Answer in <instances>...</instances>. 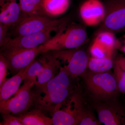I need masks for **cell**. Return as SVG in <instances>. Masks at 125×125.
Instances as JSON below:
<instances>
[{"mask_svg": "<svg viewBox=\"0 0 125 125\" xmlns=\"http://www.w3.org/2000/svg\"><path fill=\"white\" fill-rule=\"evenodd\" d=\"M90 53L93 57L97 58L111 57V53L100 43L94 40L90 49Z\"/></svg>", "mask_w": 125, "mask_h": 125, "instance_id": "22", "label": "cell"}, {"mask_svg": "<svg viewBox=\"0 0 125 125\" xmlns=\"http://www.w3.org/2000/svg\"><path fill=\"white\" fill-rule=\"evenodd\" d=\"M83 77L88 92L97 101H114L118 90L114 75L107 72L86 71Z\"/></svg>", "mask_w": 125, "mask_h": 125, "instance_id": "2", "label": "cell"}, {"mask_svg": "<svg viewBox=\"0 0 125 125\" xmlns=\"http://www.w3.org/2000/svg\"><path fill=\"white\" fill-rule=\"evenodd\" d=\"M70 5V0H42V8L45 15L54 17L64 14Z\"/></svg>", "mask_w": 125, "mask_h": 125, "instance_id": "17", "label": "cell"}, {"mask_svg": "<svg viewBox=\"0 0 125 125\" xmlns=\"http://www.w3.org/2000/svg\"><path fill=\"white\" fill-rule=\"evenodd\" d=\"M105 12V7L99 0H87L80 9L81 19L90 26H95L103 21Z\"/></svg>", "mask_w": 125, "mask_h": 125, "instance_id": "12", "label": "cell"}, {"mask_svg": "<svg viewBox=\"0 0 125 125\" xmlns=\"http://www.w3.org/2000/svg\"><path fill=\"white\" fill-rule=\"evenodd\" d=\"M62 28L57 34L43 44L42 53L56 50L76 49L85 42L87 33L79 27H72L63 32Z\"/></svg>", "mask_w": 125, "mask_h": 125, "instance_id": "4", "label": "cell"}, {"mask_svg": "<svg viewBox=\"0 0 125 125\" xmlns=\"http://www.w3.org/2000/svg\"><path fill=\"white\" fill-rule=\"evenodd\" d=\"M35 85L33 81H24L21 88L15 96L4 102L0 103L1 113H9L20 115L26 112L35 104L40 94L37 90L32 89Z\"/></svg>", "mask_w": 125, "mask_h": 125, "instance_id": "3", "label": "cell"}, {"mask_svg": "<svg viewBox=\"0 0 125 125\" xmlns=\"http://www.w3.org/2000/svg\"><path fill=\"white\" fill-rule=\"evenodd\" d=\"M114 75L118 90L125 93V72L121 69L116 62L114 65Z\"/></svg>", "mask_w": 125, "mask_h": 125, "instance_id": "23", "label": "cell"}, {"mask_svg": "<svg viewBox=\"0 0 125 125\" xmlns=\"http://www.w3.org/2000/svg\"><path fill=\"white\" fill-rule=\"evenodd\" d=\"M46 15L33 16L25 17L18 23L15 32L18 36L36 33L47 30L55 31L64 28L66 20L52 19Z\"/></svg>", "mask_w": 125, "mask_h": 125, "instance_id": "5", "label": "cell"}, {"mask_svg": "<svg viewBox=\"0 0 125 125\" xmlns=\"http://www.w3.org/2000/svg\"><path fill=\"white\" fill-rule=\"evenodd\" d=\"M6 2V0H0V6H2L5 4Z\"/></svg>", "mask_w": 125, "mask_h": 125, "instance_id": "30", "label": "cell"}, {"mask_svg": "<svg viewBox=\"0 0 125 125\" xmlns=\"http://www.w3.org/2000/svg\"><path fill=\"white\" fill-rule=\"evenodd\" d=\"M101 124V122L95 118L91 112L86 111L80 121L79 125H99Z\"/></svg>", "mask_w": 125, "mask_h": 125, "instance_id": "24", "label": "cell"}, {"mask_svg": "<svg viewBox=\"0 0 125 125\" xmlns=\"http://www.w3.org/2000/svg\"><path fill=\"white\" fill-rule=\"evenodd\" d=\"M77 78L69 73L65 65L61 66L57 74L47 83L39 94L36 105L42 112L53 113L61 107L63 103L76 93Z\"/></svg>", "mask_w": 125, "mask_h": 125, "instance_id": "1", "label": "cell"}, {"mask_svg": "<svg viewBox=\"0 0 125 125\" xmlns=\"http://www.w3.org/2000/svg\"><path fill=\"white\" fill-rule=\"evenodd\" d=\"M70 98L65 108L63 110L58 109L52 113L53 125H79L85 110L80 99L74 96Z\"/></svg>", "mask_w": 125, "mask_h": 125, "instance_id": "9", "label": "cell"}, {"mask_svg": "<svg viewBox=\"0 0 125 125\" xmlns=\"http://www.w3.org/2000/svg\"><path fill=\"white\" fill-rule=\"evenodd\" d=\"M97 101L94 107L101 123L105 125H125V112L114 101Z\"/></svg>", "mask_w": 125, "mask_h": 125, "instance_id": "10", "label": "cell"}, {"mask_svg": "<svg viewBox=\"0 0 125 125\" xmlns=\"http://www.w3.org/2000/svg\"><path fill=\"white\" fill-rule=\"evenodd\" d=\"M40 60L43 64L42 70L37 79L35 86L36 89L41 93L45 88L47 83L58 73L60 67V63L58 59L49 52Z\"/></svg>", "mask_w": 125, "mask_h": 125, "instance_id": "13", "label": "cell"}, {"mask_svg": "<svg viewBox=\"0 0 125 125\" xmlns=\"http://www.w3.org/2000/svg\"><path fill=\"white\" fill-rule=\"evenodd\" d=\"M116 62L121 69L125 72V57H120L117 60Z\"/></svg>", "mask_w": 125, "mask_h": 125, "instance_id": "28", "label": "cell"}, {"mask_svg": "<svg viewBox=\"0 0 125 125\" xmlns=\"http://www.w3.org/2000/svg\"><path fill=\"white\" fill-rule=\"evenodd\" d=\"M1 114L3 119V121L0 123L1 125H23L18 117L9 113Z\"/></svg>", "mask_w": 125, "mask_h": 125, "instance_id": "26", "label": "cell"}, {"mask_svg": "<svg viewBox=\"0 0 125 125\" xmlns=\"http://www.w3.org/2000/svg\"><path fill=\"white\" fill-rule=\"evenodd\" d=\"M21 12L16 0H6L5 4L1 8L0 23L9 28L18 22Z\"/></svg>", "mask_w": 125, "mask_h": 125, "instance_id": "15", "label": "cell"}, {"mask_svg": "<svg viewBox=\"0 0 125 125\" xmlns=\"http://www.w3.org/2000/svg\"><path fill=\"white\" fill-rule=\"evenodd\" d=\"M42 52L43 45L31 49L9 48L0 50V54L7 61L9 70L13 76L28 66L36 56Z\"/></svg>", "mask_w": 125, "mask_h": 125, "instance_id": "6", "label": "cell"}, {"mask_svg": "<svg viewBox=\"0 0 125 125\" xmlns=\"http://www.w3.org/2000/svg\"><path fill=\"white\" fill-rule=\"evenodd\" d=\"M9 70L8 63L5 58L1 54H0V87L6 80Z\"/></svg>", "mask_w": 125, "mask_h": 125, "instance_id": "25", "label": "cell"}, {"mask_svg": "<svg viewBox=\"0 0 125 125\" xmlns=\"http://www.w3.org/2000/svg\"><path fill=\"white\" fill-rule=\"evenodd\" d=\"M105 10L104 28L112 32L125 31V0H110Z\"/></svg>", "mask_w": 125, "mask_h": 125, "instance_id": "8", "label": "cell"}, {"mask_svg": "<svg viewBox=\"0 0 125 125\" xmlns=\"http://www.w3.org/2000/svg\"><path fill=\"white\" fill-rule=\"evenodd\" d=\"M125 39H124V45H123V46L121 48V50L122 52L125 53Z\"/></svg>", "mask_w": 125, "mask_h": 125, "instance_id": "29", "label": "cell"}, {"mask_svg": "<svg viewBox=\"0 0 125 125\" xmlns=\"http://www.w3.org/2000/svg\"><path fill=\"white\" fill-rule=\"evenodd\" d=\"M53 29L47 30L36 33L18 36L10 38L7 43L1 49L9 48L31 49L44 44L51 38V33Z\"/></svg>", "mask_w": 125, "mask_h": 125, "instance_id": "11", "label": "cell"}, {"mask_svg": "<svg viewBox=\"0 0 125 125\" xmlns=\"http://www.w3.org/2000/svg\"><path fill=\"white\" fill-rule=\"evenodd\" d=\"M43 67L42 63L40 60H34L29 66L25 74L23 81H34L36 84L37 79L42 72Z\"/></svg>", "mask_w": 125, "mask_h": 125, "instance_id": "20", "label": "cell"}, {"mask_svg": "<svg viewBox=\"0 0 125 125\" xmlns=\"http://www.w3.org/2000/svg\"><path fill=\"white\" fill-rule=\"evenodd\" d=\"M29 66L11 78L5 80L0 87V103L6 102L18 92Z\"/></svg>", "mask_w": 125, "mask_h": 125, "instance_id": "14", "label": "cell"}, {"mask_svg": "<svg viewBox=\"0 0 125 125\" xmlns=\"http://www.w3.org/2000/svg\"><path fill=\"white\" fill-rule=\"evenodd\" d=\"M42 0H19V3L22 13L25 17L45 15L42 8Z\"/></svg>", "mask_w": 125, "mask_h": 125, "instance_id": "18", "label": "cell"}, {"mask_svg": "<svg viewBox=\"0 0 125 125\" xmlns=\"http://www.w3.org/2000/svg\"><path fill=\"white\" fill-rule=\"evenodd\" d=\"M95 40L100 43L113 54L115 44V39L112 32L109 31L102 32L99 34Z\"/></svg>", "mask_w": 125, "mask_h": 125, "instance_id": "21", "label": "cell"}, {"mask_svg": "<svg viewBox=\"0 0 125 125\" xmlns=\"http://www.w3.org/2000/svg\"><path fill=\"white\" fill-rule=\"evenodd\" d=\"M9 27L0 23V46H4L9 41L10 38L7 36V31Z\"/></svg>", "mask_w": 125, "mask_h": 125, "instance_id": "27", "label": "cell"}, {"mask_svg": "<svg viewBox=\"0 0 125 125\" xmlns=\"http://www.w3.org/2000/svg\"><path fill=\"white\" fill-rule=\"evenodd\" d=\"M75 49L56 50L51 53L57 59L67 61L68 64L65 66L67 71L72 77L77 78L85 72L89 60L84 51Z\"/></svg>", "mask_w": 125, "mask_h": 125, "instance_id": "7", "label": "cell"}, {"mask_svg": "<svg viewBox=\"0 0 125 125\" xmlns=\"http://www.w3.org/2000/svg\"><path fill=\"white\" fill-rule=\"evenodd\" d=\"M23 125H51L52 119L45 115L43 112L37 108L17 116Z\"/></svg>", "mask_w": 125, "mask_h": 125, "instance_id": "16", "label": "cell"}, {"mask_svg": "<svg viewBox=\"0 0 125 125\" xmlns=\"http://www.w3.org/2000/svg\"><path fill=\"white\" fill-rule=\"evenodd\" d=\"M111 57L97 58L92 57L89 60L88 67L90 71L97 73L106 72L112 68Z\"/></svg>", "mask_w": 125, "mask_h": 125, "instance_id": "19", "label": "cell"}]
</instances>
